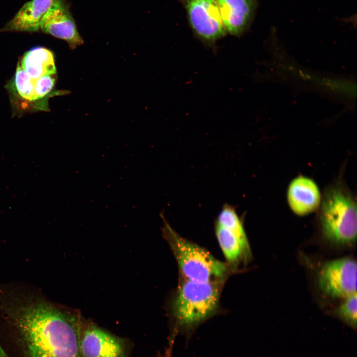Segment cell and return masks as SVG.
I'll return each instance as SVG.
<instances>
[{
  "label": "cell",
  "mask_w": 357,
  "mask_h": 357,
  "mask_svg": "<svg viewBox=\"0 0 357 357\" xmlns=\"http://www.w3.org/2000/svg\"><path fill=\"white\" fill-rule=\"evenodd\" d=\"M9 314L28 357H82V320L77 314L41 301L18 306Z\"/></svg>",
  "instance_id": "obj_1"
},
{
  "label": "cell",
  "mask_w": 357,
  "mask_h": 357,
  "mask_svg": "<svg viewBox=\"0 0 357 357\" xmlns=\"http://www.w3.org/2000/svg\"><path fill=\"white\" fill-rule=\"evenodd\" d=\"M224 283L192 281L180 277L170 303L175 326L191 330L218 311Z\"/></svg>",
  "instance_id": "obj_2"
},
{
  "label": "cell",
  "mask_w": 357,
  "mask_h": 357,
  "mask_svg": "<svg viewBox=\"0 0 357 357\" xmlns=\"http://www.w3.org/2000/svg\"><path fill=\"white\" fill-rule=\"evenodd\" d=\"M162 234L178 264L181 278L202 282H223L235 272L227 263L215 258L207 250L177 233L160 214Z\"/></svg>",
  "instance_id": "obj_3"
},
{
  "label": "cell",
  "mask_w": 357,
  "mask_h": 357,
  "mask_svg": "<svg viewBox=\"0 0 357 357\" xmlns=\"http://www.w3.org/2000/svg\"><path fill=\"white\" fill-rule=\"evenodd\" d=\"M321 223L324 237L336 244L349 245L356 241V203L348 192L330 189L321 204Z\"/></svg>",
  "instance_id": "obj_4"
},
{
  "label": "cell",
  "mask_w": 357,
  "mask_h": 357,
  "mask_svg": "<svg viewBox=\"0 0 357 357\" xmlns=\"http://www.w3.org/2000/svg\"><path fill=\"white\" fill-rule=\"evenodd\" d=\"M185 9L194 35L203 43L212 45L225 36L217 0H179Z\"/></svg>",
  "instance_id": "obj_5"
},
{
  "label": "cell",
  "mask_w": 357,
  "mask_h": 357,
  "mask_svg": "<svg viewBox=\"0 0 357 357\" xmlns=\"http://www.w3.org/2000/svg\"><path fill=\"white\" fill-rule=\"evenodd\" d=\"M357 270L356 262L352 258L326 262L319 272V287L330 297L345 298L357 293Z\"/></svg>",
  "instance_id": "obj_6"
},
{
  "label": "cell",
  "mask_w": 357,
  "mask_h": 357,
  "mask_svg": "<svg viewBox=\"0 0 357 357\" xmlns=\"http://www.w3.org/2000/svg\"><path fill=\"white\" fill-rule=\"evenodd\" d=\"M79 347L82 357H126L121 340L83 321L80 329Z\"/></svg>",
  "instance_id": "obj_7"
},
{
  "label": "cell",
  "mask_w": 357,
  "mask_h": 357,
  "mask_svg": "<svg viewBox=\"0 0 357 357\" xmlns=\"http://www.w3.org/2000/svg\"><path fill=\"white\" fill-rule=\"evenodd\" d=\"M40 30L65 41L71 49L83 43L66 0H53L42 19Z\"/></svg>",
  "instance_id": "obj_8"
},
{
  "label": "cell",
  "mask_w": 357,
  "mask_h": 357,
  "mask_svg": "<svg viewBox=\"0 0 357 357\" xmlns=\"http://www.w3.org/2000/svg\"><path fill=\"white\" fill-rule=\"evenodd\" d=\"M227 32L240 36L250 27L258 6L257 0H217Z\"/></svg>",
  "instance_id": "obj_9"
},
{
  "label": "cell",
  "mask_w": 357,
  "mask_h": 357,
  "mask_svg": "<svg viewBox=\"0 0 357 357\" xmlns=\"http://www.w3.org/2000/svg\"><path fill=\"white\" fill-rule=\"evenodd\" d=\"M287 200L291 209L298 215H305L317 209L321 201L319 189L311 178L300 176L290 183Z\"/></svg>",
  "instance_id": "obj_10"
},
{
  "label": "cell",
  "mask_w": 357,
  "mask_h": 357,
  "mask_svg": "<svg viewBox=\"0 0 357 357\" xmlns=\"http://www.w3.org/2000/svg\"><path fill=\"white\" fill-rule=\"evenodd\" d=\"M53 1L31 0L26 2L0 32L39 31L42 19Z\"/></svg>",
  "instance_id": "obj_11"
},
{
  "label": "cell",
  "mask_w": 357,
  "mask_h": 357,
  "mask_svg": "<svg viewBox=\"0 0 357 357\" xmlns=\"http://www.w3.org/2000/svg\"><path fill=\"white\" fill-rule=\"evenodd\" d=\"M7 88L11 92L12 98L15 99L17 105L21 109H28L31 106L35 109L48 111V102L37 99L34 80L22 68L19 63L17 64L12 80L7 84Z\"/></svg>",
  "instance_id": "obj_12"
},
{
  "label": "cell",
  "mask_w": 357,
  "mask_h": 357,
  "mask_svg": "<svg viewBox=\"0 0 357 357\" xmlns=\"http://www.w3.org/2000/svg\"><path fill=\"white\" fill-rule=\"evenodd\" d=\"M19 63L34 81L44 75L56 74L54 55L44 47L30 49L24 53Z\"/></svg>",
  "instance_id": "obj_13"
},
{
  "label": "cell",
  "mask_w": 357,
  "mask_h": 357,
  "mask_svg": "<svg viewBox=\"0 0 357 357\" xmlns=\"http://www.w3.org/2000/svg\"><path fill=\"white\" fill-rule=\"evenodd\" d=\"M215 231L227 263L236 271L242 261L249 258L250 251L246 250L239 240L228 229L216 222Z\"/></svg>",
  "instance_id": "obj_14"
},
{
  "label": "cell",
  "mask_w": 357,
  "mask_h": 357,
  "mask_svg": "<svg viewBox=\"0 0 357 357\" xmlns=\"http://www.w3.org/2000/svg\"><path fill=\"white\" fill-rule=\"evenodd\" d=\"M216 222L228 229L246 250L250 251L243 223L233 206L225 203L219 212Z\"/></svg>",
  "instance_id": "obj_15"
},
{
  "label": "cell",
  "mask_w": 357,
  "mask_h": 357,
  "mask_svg": "<svg viewBox=\"0 0 357 357\" xmlns=\"http://www.w3.org/2000/svg\"><path fill=\"white\" fill-rule=\"evenodd\" d=\"M336 316L354 330L357 329V293L344 298L335 310Z\"/></svg>",
  "instance_id": "obj_16"
},
{
  "label": "cell",
  "mask_w": 357,
  "mask_h": 357,
  "mask_svg": "<svg viewBox=\"0 0 357 357\" xmlns=\"http://www.w3.org/2000/svg\"><path fill=\"white\" fill-rule=\"evenodd\" d=\"M55 75H46L34 81L36 96L39 101L48 102L55 83Z\"/></svg>",
  "instance_id": "obj_17"
},
{
  "label": "cell",
  "mask_w": 357,
  "mask_h": 357,
  "mask_svg": "<svg viewBox=\"0 0 357 357\" xmlns=\"http://www.w3.org/2000/svg\"><path fill=\"white\" fill-rule=\"evenodd\" d=\"M8 356L0 344V357H8Z\"/></svg>",
  "instance_id": "obj_18"
}]
</instances>
